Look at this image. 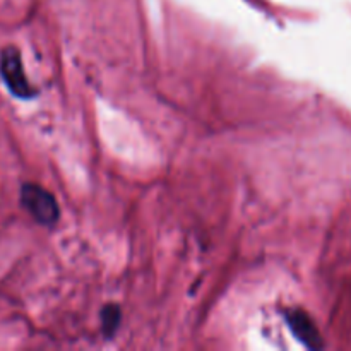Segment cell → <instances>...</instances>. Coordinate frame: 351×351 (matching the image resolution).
<instances>
[{
    "instance_id": "1",
    "label": "cell",
    "mask_w": 351,
    "mask_h": 351,
    "mask_svg": "<svg viewBox=\"0 0 351 351\" xmlns=\"http://www.w3.org/2000/svg\"><path fill=\"white\" fill-rule=\"evenodd\" d=\"M21 201H23L24 208L29 211V215L38 223H41L45 226H53L57 223L58 215H60L58 204L53 195L48 191H45L43 187L34 184L23 185Z\"/></svg>"
},
{
    "instance_id": "2",
    "label": "cell",
    "mask_w": 351,
    "mask_h": 351,
    "mask_svg": "<svg viewBox=\"0 0 351 351\" xmlns=\"http://www.w3.org/2000/svg\"><path fill=\"white\" fill-rule=\"evenodd\" d=\"M0 74H2L3 82L10 93L19 98H33L36 95L33 86L27 82L26 74L21 64V55L16 48H5L0 57Z\"/></svg>"
},
{
    "instance_id": "3",
    "label": "cell",
    "mask_w": 351,
    "mask_h": 351,
    "mask_svg": "<svg viewBox=\"0 0 351 351\" xmlns=\"http://www.w3.org/2000/svg\"><path fill=\"white\" fill-rule=\"evenodd\" d=\"M287 321L291 332H293L307 348H321V335H319L317 328L314 326L312 319L308 317L304 311H290L287 314Z\"/></svg>"
},
{
    "instance_id": "4",
    "label": "cell",
    "mask_w": 351,
    "mask_h": 351,
    "mask_svg": "<svg viewBox=\"0 0 351 351\" xmlns=\"http://www.w3.org/2000/svg\"><path fill=\"white\" fill-rule=\"evenodd\" d=\"M120 322V311L117 305H108L103 311V329H105L106 335H112L117 328H119Z\"/></svg>"
}]
</instances>
